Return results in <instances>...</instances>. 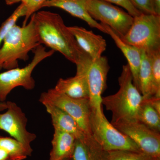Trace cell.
<instances>
[{"mask_svg": "<svg viewBox=\"0 0 160 160\" xmlns=\"http://www.w3.org/2000/svg\"><path fill=\"white\" fill-rule=\"evenodd\" d=\"M32 16L41 45L59 52L75 65L87 55L59 14L50 11H40Z\"/></svg>", "mask_w": 160, "mask_h": 160, "instance_id": "6da1fadb", "label": "cell"}, {"mask_svg": "<svg viewBox=\"0 0 160 160\" xmlns=\"http://www.w3.org/2000/svg\"><path fill=\"white\" fill-rule=\"evenodd\" d=\"M118 83L119 89L116 93L102 97V104L112 113L111 123L138 120V112L143 97L133 84L128 64L123 66Z\"/></svg>", "mask_w": 160, "mask_h": 160, "instance_id": "7a4b0ae2", "label": "cell"}, {"mask_svg": "<svg viewBox=\"0 0 160 160\" xmlns=\"http://www.w3.org/2000/svg\"><path fill=\"white\" fill-rule=\"evenodd\" d=\"M41 45L32 16L22 27L15 25L3 40L0 47V70L18 67V61H26L29 53Z\"/></svg>", "mask_w": 160, "mask_h": 160, "instance_id": "3957f363", "label": "cell"}, {"mask_svg": "<svg viewBox=\"0 0 160 160\" xmlns=\"http://www.w3.org/2000/svg\"><path fill=\"white\" fill-rule=\"evenodd\" d=\"M120 38L148 54L160 50V16L141 13L133 17L129 31Z\"/></svg>", "mask_w": 160, "mask_h": 160, "instance_id": "277c9868", "label": "cell"}, {"mask_svg": "<svg viewBox=\"0 0 160 160\" xmlns=\"http://www.w3.org/2000/svg\"><path fill=\"white\" fill-rule=\"evenodd\" d=\"M33 58L27 66L22 68H13L0 73V102H5L8 95L15 88L22 87L26 90L34 89L35 81L32 73L37 66L55 52L52 49L47 51L42 45L33 49Z\"/></svg>", "mask_w": 160, "mask_h": 160, "instance_id": "5b68a950", "label": "cell"}, {"mask_svg": "<svg viewBox=\"0 0 160 160\" xmlns=\"http://www.w3.org/2000/svg\"><path fill=\"white\" fill-rule=\"evenodd\" d=\"M90 126L92 138L103 151L125 150L142 152L130 138L109 122L104 114L100 115L92 111Z\"/></svg>", "mask_w": 160, "mask_h": 160, "instance_id": "8992f818", "label": "cell"}, {"mask_svg": "<svg viewBox=\"0 0 160 160\" xmlns=\"http://www.w3.org/2000/svg\"><path fill=\"white\" fill-rule=\"evenodd\" d=\"M39 101L43 105H52L66 112L87 135L92 138L90 126L92 110L89 98H72L58 91L54 88L42 92L40 95Z\"/></svg>", "mask_w": 160, "mask_h": 160, "instance_id": "52a82bcc", "label": "cell"}, {"mask_svg": "<svg viewBox=\"0 0 160 160\" xmlns=\"http://www.w3.org/2000/svg\"><path fill=\"white\" fill-rule=\"evenodd\" d=\"M76 65L77 67L82 69L86 75L89 86L92 111L100 115L104 114L102 94L106 89L107 75L110 68L108 59L106 57L102 56L95 61H92L87 55Z\"/></svg>", "mask_w": 160, "mask_h": 160, "instance_id": "ba28073f", "label": "cell"}, {"mask_svg": "<svg viewBox=\"0 0 160 160\" xmlns=\"http://www.w3.org/2000/svg\"><path fill=\"white\" fill-rule=\"evenodd\" d=\"M89 15L95 21L109 26L121 38L129 31L133 17L128 12L103 0H83Z\"/></svg>", "mask_w": 160, "mask_h": 160, "instance_id": "9c48e42d", "label": "cell"}, {"mask_svg": "<svg viewBox=\"0 0 160 160\" xmlns=\"http://www.w3.org/2000/svg\"><path fill=\"white\" fill-rule=\"evenodd\" d=\"M6 102L7 111L0 113V130L6 131L12 137L22 143L31 156L33 149L31 144L36 139L37 135L27 130L28 119L19 106L11 101Z\"/></svg>", "mask_w": 160, "mask_h": 160, "instance_id": "30bf717a", "label": "cell"}, {"mask_svg": "<svg viewBox=\"0 0 160 160\" xmlns=\"http://www.w3.org/2000/svg\"><path fill=\"white\" fill-rule=\"evenodd\" d=\"M126 135L143 153L152 157H160V134L149 129L138 120L111 123Z\"/></svg>", "mask_w": 160, "mask_h": 160, "instance_id": "8fae6325", "label": "cell"}, {"mask_svg": "<svg viewBox=\"0 0 160 160\" xmlns=\"http://www.w3.org/2000/svg\"><path fill=\"white\" fill-rule=\"evenodd\" d=\"M46 111L50 115L54 130L67 132L73 136L76 139L86 144L94 142L81 129L78 123L66 112L56 106L51 105H44Z\"/></svg>", "mask_w": 160, "mask_h": 160, "instance_id": "7c38bea8", "label": "cell"}, {"mask_svg": "<svg viewBox=\"0 0 160 160\" xmlns=\"http://www.w3.org/2000/svg\"><path fill=\"white\" fill-rule=\"evenodd\" d=\"M68 28L81 49L92 61L102 56L107 46L106 40L102 37L82 27L73 26Z\"/></svg>", "mask_w": 160, "mask_h": 160, "instance_id": "4fadbf2b", "label": "cell"}, {"mask_svg": "<svg viewBox=\"0 0 160 160\" xmlns=\"http://www.w3.org/2000/svg\"><path fill=\"white\" fill-rule=\"evenodd\" d=\"M55 89L69 97L75 99L89 98V86L86 75L82 69L77 67L76 74L68 78H60Z\"/></svg>", "mask_w": 160, "mask_h": 160, "instance_id": "5bb4252c", "label": "cell"}, {"mask_svg": "<svg viewBox=\"0 0 160 160\" xmlns=\"http://www.w3.org/2000/svg\"><path fill=\"white\" fill-rule=\"evenodd\" d=\"M101 24L106 29L107 34H109L113 40L116 45L122 51L128 61L132 74L133 84L139 90V73L142 61V51L136 47L125 42L109 26L102 23Z\"/></svg>", "mask_w": 160, "mask_h": 160, "instance_id": "9a60e30c", "label": "cell"}, {"mask_svg": "<svg viewBox=\"0 0 160 160\" xmlns=\"http://www.w3.org/2000/svg\"><path fill=\"white\" fill-rule=\"evenodd\" d=\"M57 7L65 10L72 16L86 22L92 28L98 29L107 34L102 24L93 19L86 10L83 0H49L43 4V7Z\"/></svg>", "mask_w": 160, "mask_h": 160, "instance_id": "2e32d148", "label": "cell"}, {"mask_svg": "<svg viewBox=\"0 0 160 160\" xmlns=\"http://www.w3.org/2000/svg\"><path fill=\"white\" fill-rule=\"evenodd\" d=\"M76 139L73 136L54 130L52 140V149L49 160H67L71 159Z\"/></svg>", "mask_w": 160, "mask_h": 160, "instance_id": "e0dca14e", "label": "cell"}, {"mask_svg": "<svg viewBox=\"0 0 160 160\" xmlns=\"http://www.w3.org/2000/svg\"><path fill=\"white\" fill-rule=\"evenodd\" d=\"M138 79L139 90L142 96L143 99H147L152 97L153 85L151 64L149 55L143 51H142Z\"/></svg>", "mask_w": 160, "mask_h": 160, "instance_id": "ac0fdd59", "label": "cell"}, {"mask_svg": "<svg viewBox=\"0 0 160 160\" xmlns=\"http://www.w3.org/2000/svg\"><path fill=\"white\" fill-rule=\"evenodd\" d=\"M104 151L97 142L87 144L76 139L71 160H101Z\"/></svg>", "mask_w": 160, "mask_h": 160, "instance_id": "d6986e66", "label": "cell"}, {"mask_svg": "<svg viewBox=\"0 0 160 160\" xmlns=\"http://www.w3.org/2000/svg\"><path fill=\"white\" fill-rule=\"evenodd\" d=\"M137 120L149 129L160 133V114L146 100L142 101L138 111Z\"/></svg>", "mask_w": 160, "mask_h": 160, "instance_id": "ffe728a7", "label": "cell"}, {"mask_svg": "<svg viewBox=\"0 0 160 160\" xmlns=\"http://www.w3.org/2000/svg\"><path fill=\"white\" fill-rule=\"evenodd\" d=\"M0 148L6 152L9 160H23L31 156L22 143L12 138L0 136Z\"/></svg>", "mask_w": 160, "mask_h": 160, "instance_id": "44dd1931", "label": "cell"}, {"mask_svg": "<svg viewBox=\"0 0 160 160\" xmlns=\"http://www.w3.org/2000/svg\"><path fill=\"white\" fill-rule=\"evenodd\" d=\"M152 158L142 152L115 150L104 151L101 160H151Z\"/></svg>", "mask_w": 160, "mask_h": 160, "instance_id": "7402d4cb", "label": "cell"}, {"mask_svg": "<svg viewBox=\"0 0 160 160\" xmlns=\"http://www.w3.org/2000/svg\"><path fill=\"white\" fill-rule=\"evenodd\" d=\"M26 13V7L22 2L13 13L2 24L0 27V47L6 36L12 28L16 25L18 20L22 17H25Z\"/></svg>", "mask_w": 160, "mask_h": 160, "instance_id": "603a6c76", "label": "cell"}, {"mask_svg": "<svg viewBox=\"0 0 160 160\" xmlns=\"http://www.w3.org/2000/svg\"><path fill=\"white\" fill-rule=\"evenodd\" d=\"M147 54L151 64L153 85L152 96L160 98V50Z\"/></svg>", "mask_w": 160, "mask_h": 160, "instance_id": "cb8c5ba5", "label": "cell"}, {"mask_svg": "<svg viewBox=\"0 0 160 160\" xmlns=\"http://www.w3.org/2000/svg\"><path fill=\"white\" fill-rule=\"evenodd\" d=\"M47 1L49 0H21V2L25 5L26 11L23 26H25L27 24L29 18L39 9L42 8L43 4Z\"/></svg>", "mask_w": 160, "mask_h": 160, "instance_id": "d4e9b609", "label": "cell"}, {"mask_svg": "<svg viewBox=\"0 0 160 160\" xmlns=\"http://www.w3.org/2000/svg\"><path fill=\"white\" fill-rule=\"evenodd\" d=\"M132 5L142 13L155 14L152 0H130Z\"/></svg>", "mask_w": 160, "mask_h": 160, "instance_id": "484cf974", "label": "cell"}, {"mask_svg": "<svg viewBox=\"0 0 160 160\" xmlns=\"http://www.w3.org/2000/svg\"><path fill=\"white\" fill-rule=\"evenodd\" d=\"M111 4H114L126 9L127 12L133 17L141 14V12L135 8L130 0H103Z\"/></svg>", "mask_w": 160, "mask_h": 160, "instance_id": "4316f807", "label": "cell"}, {"mask_svg": "<svg viewBox=\"0 0 160 160\" xmlns=\"http://www.w3.org/2000/svg\"><path fill=\"white\" fill-rule=\"evenodd\" d=\"M146 100L150 106L160 114V98L151 97Z\"/></svg>", "mask_w": 160, "mask_h": 160, "instance_id": "83f0119b", "label": "cell"}, {"mask_svg": "<svg viewBox=\"0 0 160 160\" xmlns=\"http://www.w3.org/2000/svg\"><path fill=\"white\" fill-rule=\"evenodd\" d=\"M153 1V9L155 14L160 16V0Z\"/></svg>", "mask_w": 160, "mask_h": 160, "instance_id": "f1b7e54d", "label": "cell"}, {"mask_svg": "<svg viewBox=\"0 0 160 160\" xmlns=\"http://www.w3.org/2000/svg\"><path fill=\"white\" fill-rule=\"evenodd\" d=\"M0 160H9V157L6 152L0 148Z\"/></svg>", "mask_w": 160, "mask_h": 160, "instance_id": "f546056e", "label": "cell"}, {"mask_svg": "<svg viewBox=\"0 0 160 160\" xmlns=\"http://www.w3.org/2000/svg\"><path fill=\"white\" fill-rule=\"evenodd\" d=\"M7 5H12L20 2L21 0H5Z\"/></svg>", "mask_w": 160, "mask_h": 160, "instance_id": "4dcf8cb0", "label": "cell"}, {"mask_svg": "<svg viewBox=\"0 0 160 160\" xmlns=\"http://www.w3.org/2000/svg\"><path fill=\"white\" fill-rule=\"evenodd\" d=\"M7 108V106L6 102H0V112L6 110Z\"/></svg>", "mask_w": 160, "mask_h": 160, "instance_id": "1f68e13d", "label": "cell"}, {"mask_svg": "<svg viewBox=\"0 0 160 160\" xmlns=\"http://www.w3.org/2000/svg\"><path fill=\"white\" fill-rule=\"evenodd\" d=\"M151 160H160V157H152Z\"/></svg>", "mask_w": 160, "mask_h": 160, "instance_id": "d6a6232c", "label": "cell"}, {"mask_svg": "<svg viewBox=\"0 0 160 160\" xmlns=\"http://www.w3.org/2000/svg\"><path fill=\"white\" fill-rule=\"evenodd\" d=\"M71 160V159H68V160Z\"/></svg>", "mask_w": 160, "mask_h": 160, "instance_id": "836d02e7", "label": "cell"}]
</instances>
